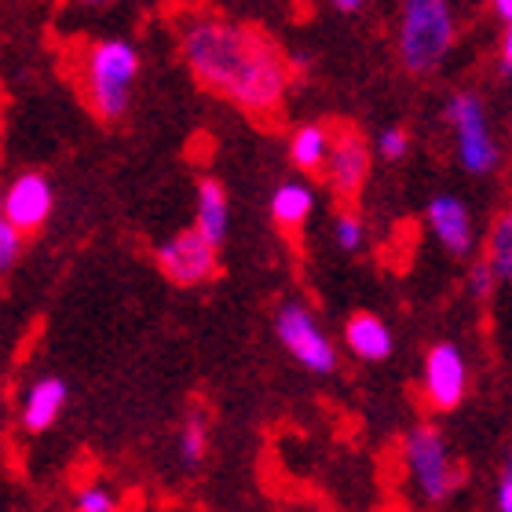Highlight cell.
<instances>
[{
    "label": "cell",
    "instance_id": "obj_1",
    "mask_svg": "<svg viewBox=\"0 0 512 512\" xmlns=\"http://www.w3.org/2000/svg\"><path fill=\"white\" fill-rule=\"evenodd\" d=\"M180 55L198 85L253 118L278 114L289 92V59L246 22L198 11L180 22Z\"/></svg>",
    "mask_w": 512,
    "mask_h": 512
},
{
    "label": "cell",
    "instance_id": "obj_2",
    "mask_svg": "<svg viewBox=\"0 0 512 512\" xmlns=\"http://www.w3.org/2000/svg\"><path fill=\"white\" fill-rule=\"evenodd\" d=\"M143 70V55L128 37L92 41L81 55V92L92 114L103 121H121L132 107V88Z\"/></svg>",
    "mask_w": 512,
    "mask_h": 512
},
{
    "label": "cell",
    "instance_id": "obj_3",
    "mask_svg": "<svg viewBox=\"0 0 512 512\" xmlns=\"http://www.w3.org/2000/svg\"><path fill=\"white\" fill-rule=\"evenodd\" d=\"M458 41V15L450 0H403L395 26V52L410 77L436 74Z\"/></svg>",
    "mask_w": 512,
    "mask_h": 512
},
{
    "label": "cell",
    "instance_id": "obj_4",
    "mask_svg": "<svg viewBox=\"0 0 512 512\" xmlns=\"http://www.w3.org/2000/svg\"><path fill=\"white\" fill-rule=\"evenodd\" d=\"M403 458H406V469H410V480H414L417 494H421L428 505L450 502V498L461 491V483H465V465L454 458V450H450L443 428L432 425V421H421V425H414L406 432Z\"/></svg>",
    "mask_w": 512,
    "mask_h": 512
},
{
    "label": "cell",
    "instance_id": "obj_5",
    "mask_svg": "<svg viewBox=\"0 0 512 512\" xmlns=\"http://www.w3.org/2000/svg\"><path fill=\"white\" fill-rule=\"evenodd\" d=\"M443 121L454 136V158L469 176H491L502 165V147L494 139L491 114H487L480 92H472V88L454 92L443 107Z\"/></svg>",
    "mask_w": 512,
    "mask_h": 512
},
{
    "label": "cell",
    "instance_id": "obj_6",
    "mask_svg": "<svg viewBox=\"0 0 512 512\" xmlns=\"http://www.w3.org/2000/svg\"><path fill=\"white\" fill-rule=\"evenodd\" d=\"M275 337L308 374H319V377L337 374L341 352H337V344L330 341V333L322 330L315 311L304 300H286L275 311Z\"/></svg>",
    "mask_w": 512,
    "mask_h": 512
},
{
    "label": "cell",
    "instance_id": "obj_7",
    "mask_svg": "<svg viewBox=\"0 0 512 512\" xmlns=\"http://www.w3.org/2000/svg\"><path fill=\"white\" fill-rule=\"evenodd\" d=\"M421 392L428 410L450 414L469 395V359L454 341H436L421 363Z\"/></svg>",
    "mask_w": 512,
    "mask_h": 512
},
{
    "label": "cell",
    "instance_id": "obj_8",
    "mask_svg": "<svg viewBox=\"0 0 512 512\" xmlns=\"http://www.w3.org/2000/svg\"><path fill=\"white\" fill-rule=\"evenodd\" d=\"M158 267L161 275L176 282V286H202L220 271V249L202 238L198 231H180V235L165 238L158 246Z\"/></svg>",
    "mask_w": 512,
    "mask_h": 512
},
{
    "label": "cell",
    "instance_id": "obj_9",
    "mask_svg": "<svg viewBox=\"0 0 512 512\" xmlns=\"http://www.w3.org/2000/svg\"><path fill=\"white\" fill-rule=\"evenodd\" d=\"M370 165H374V147L355 128H333V147L322 169L330 191L341 198H355L370 180Z\"/></svg>",
    "mask_w": 512,
    "mask_h": 512
},
{
    "label": "cell",
    "instance_id": "obj_10",
    "mask_svg": "<svg viewBox=\"0 0 512 512\" xmlns=\"http://www.w3.org/2000/svg\"><path fill=\"white\" fill-rule=\"evenodd\" d=\"M4 213L22 235L41 231L55 213V187L44 172H19L4 187Z\"/></svg>",
    "mask_w": 512,
    "mask_h": 512
},
{
    "label": "cell",
    "instance_id": "obj_11",
    "mask_svg": "<svg viewBox=\"0 0 512 512\" xmlns=\"http://www.w3.org/2000/svg\"><path fill=\"white\" fill-rule=\"evenodd\" d=\"M425 224H428V231H432V238L443 246V253L458 256V260L476 253L472 209L461 202L458 194H436V198L425 205Z\"/></svg>",
    "mask_w": 512,
    "mask_h": 512
},
{
    "label": "cell",
    "instance_id": "obj_12",
    "mask_svg": "<svg viewBox=\"0 0 512 512\" xmlns=\"http://www.w3.org/2000/svg\"><path fill=\"white\" fill-rule=\"evenodd\" d=\"M66 403H70V384L63 377H37V381L22 392V410H19V425L22 432H30V436H41L48 428L63 417Z\"/></svg>",
    "mask_w": 512,
    "mask_h": 512
},
{
    "label": "cell",
    "instance_id": "obj_13",
    "mask_svg": "<svg viewBox=\"0 0 512 512\" xmlns=\"http://www.w3.org/2000/svg\"><path fill=\"white\" fill-rule=\"evenodd\" d=\"M194 231L209 238L216 249L231 235V198H227L224 183L213 176H202L198 191H194Z\"/></svg>",
    "mask_w": 512,
    "mask_h": 512
},
{
    "label": "cell",
    "instance_id": "obj_14",
    "mask_svg": "<svg viewBox=\"0 0 512 512\" xmlns=\"http://www.w3.org/2000/svg\"><path fill=\"white\" fill-rule=\"evenodd\" d=\"M344 344L359 363H384L395 352L392 326L374 311H355L352 319L344 322Z\"/></svg>",
    "mask_w": 512,
    "mask_h": 512
},
{
    "label": "cell",
    "instance_id": "obj_15",
    "mask_svg": "<svg viewBox=\"0 0 512 512\" xmlns=\"http://www.w3.org/2000/svg\"><path fill=\"white\" fill-rule=\"evenodd\" d=\"M330 147H333V128L322 125V121H304V125H297L289 132V161L300 172H308V176L326 169Z\"/></svg>",
    "mask_w": 512,
    "mask_h": 512
},
{
    "label": "cell",
    "instance_id": "obj_16",
    "mask_svg": "<svg viewBox=\"0 0 512 512\" xmlns=\"http://www.w3.org/2000/svg\"><path fill=\"white\" fill-rule=\"evenodd\" d=\"M315 213V191L304 180H286L278 183L271 194V220L282 231H300L308 224V216Z\"/></svg>",
    "mask_w": 512,
    "mask_h": 512
},
{
    "label": "cell",
    "instance_id": "obj_17",
    "mask_svg": "<svg viewBox=\"0 0 512 512\" xmlns=\"http://www.w3.org/2000/svg\"><path fill=\"white\" fill-rule=\"evenodd\" d=\"M483 256L491 260L498 282H512V205L494 216L491 231H487V249Z\"/></svg>",
    "mask_w": 512,
    "mask_h": 512
},
{
    "label": "cell",
    "instance_id": "obj_18",
    "mask_svg": "<svg viewBox=\"0 0 512 512\" xmlns=\"http://www.w3.org/2000/svg\"><path fill=\"white\" fill-rule=\"evenodd\" d=\"M176 454L187 469H198L209 454V417L202 410H194V414L183 417L180 425V436H176Z\"/></svg>",
    "mask_w": 512,
    "mask_h": 512
},
{
    "label": "cell",
    "instance_id": "obj_19",
    "mask_svg": "<svg viewBox=\"0 0 512 512\" xmlns=\"http://www.w3.org/2000/svg\"><path fill=\"white\" fill-rule=\"evenodd\" d=\"M333 242H337L341 253H363V246H366L363 216L352 213V209H341V213L333 216Z\"/></svg>",
    "mask_w": 512,
    "mask_h": 512
},
{
    "label": "cell",
    "instance_id": "obj_20",
    "mask_svg": "<svg viewBox=\"0 0 512 512\" xmlns=\"http://www.w3.org/2000/svg\"><path fill=\"white\" fill-rule=\"evenodd\" d=\"M22 238H26V235H22L19 227L8 220V213H4V191H0V275L19 264Z\"/></svg>",
    "mask_w": 512,
    "mask_h": 512
},
{
    "label": "cell",
    "instance_id": "obj_21",
    "mask_svg": "<svg viewBox=\"0 0 512 512\" xmlns=\"http://www.w3.org/2000/svg\"><path fill=\"white\" fill-rule=\"evenodd\" d=\"M374 150L381 161H403L410 154V132L403 125H384L374 139Z\"/></svg>",
    "mask_w": 512,
    "mask_h": 512
},
{
    "label": "cell",
    "instance_id": "obj_22",
    "mask_svg": "<svg viewBox=\"0 0 512 512\" xmlns=\"http://www.w3.org/2000/svg\"><path fill=\"white\" fill-rule=\"evenodd\" d=\"M465 286H469L472 300H480V304H487V300L494 297V289H498V275H494V267H491V260H487V256L472 260Z\"/></svg>",
    "mask_w": 512,
    "mask_h": 512
},
{
    "label": "cell",
    "instance_id": "obj_23",
    "mask_svg": "<svg viewBox=\"0 0 512 512\" xmlns=\"http://www.w3.org/2000/svg\"><path fill=\"white\" fill-rule=\"evenodd\" d=\"M74 512H118V498H114L107 487L92 483V487H81V491H77Z\"/></svg>",
    "mask_w": 512,
    "mask_h": 512
},
{
    "label": "cell",
    "instance_id": "obj_24",
    "mask_svg": "<svg viewBox=\"0 0 512 512\" xmlns=\"http://www.w3.org/2000/svg\"><path fill=\"white\" fill-rule=\"evenodd\" d=\"M494 505H498V512H512V454L502 461V469H498V483H494Z\"/></svg>",
    "mask_w": 512,
    "mask_h": 512
},
{
    "label": "cell",
    "instance_id": "obj_25",
    "mask_svg": "<svg viewBox=\"0 0 512 512\" xmlns=\"http://www.w3.org/2000/svg\"><path fill=\"white\" fill-rule=\"evenodd\" d=\"M498 70H502V77H512V19L502 22V41H498Z\"/></svg>",
    "mask_w": 512,
    "mask_h": 512
},
{
    "label": "cell",
    "instance_id": "obj_26",
    "mask_svg": "<svg viewBox=\"0 0 512 512\" xmlns=\"http://www.w3.org/2000/svg\"><path fill=\"white\" fill-rule=\"evenodd\" d=\"M333 8L341 11V15H359L366 8V0H333Z\"/></svg>",
    "mask_w": 512,
    "mask_h": 512
},
{
    "label": "cell",
    "instance_id": "obj_27",
    "mask_svg": "<svg viewBox=\"0 0 512 512\" xmlns=\"http://www.w3.org/2000/svg\"><path fill=\"white\" fill-rule=\"evenodd\" d=\"M491 8H494V15H498L502 22L512 19V0H491Z\"/></svg>",
    "mask_w": 512,
    "mask_h": 512
},
{
    "label": "cell",
    "instance_id": "obj_28",
    "mask_svg": "<svg viewBox=\"0 0 512 512\" xmlns=\"http://www.w3.org/2000/svg\"><path fill=\"white\" fill-rule=\"evenodd\" d=\"M81 8H107V4H114V0H77Z\"/></svg>",
    "mask_w": 512,
    "mask_h": 512
}]
</instances>
